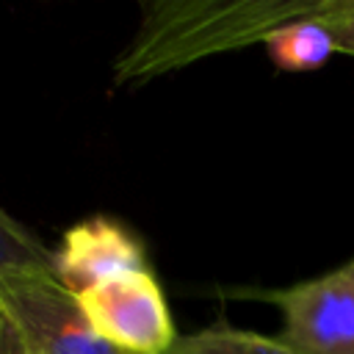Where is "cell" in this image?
I'll return each mask as SVG.
<instances>
[{
    "instance_id": "obj_1",
    "label": "cell",
    "mask_w": 354,
    "mask_h": 354,
    "mask_svg": "<svg viewBox=\"0 0 354 354\" xmlns=\"http://www.w3.org/2000/svg\"><path fill=\"white\" fill-rule=\"evenodd\" d=\"M340 0H169L152 3L130 47L113 64V83H144L205 55L257 44L293 22H326Z\"/></svg>"
},
{
    "instance_id": "obj_2",
    "label": "cell",
    "mask_w": 354,
    "mask_h": 354,
    "mask_svg": "<svg viewBox=\"0 0 354 354\" xmlns=\"http://www.w3.org/2000/svg\"><path fill=\"white\" fill-rule=\"evenodd\" d=\"M0 307L19 329L30 354H122L88 326L75 293L55 271H3Z\"/></svg>"
},
{
    "instance_id": "obj_3",
    "label": "cell",
    "mask_w": 354,
    "mask_h": 354,
    "mask_svg": "<svg viewBox=\"0 0 354 354\" xmlns=\"http://www.w3.org/2000/svg\"><path fill=\"white\" fill-rule=\"evenodd\" d=\"M88 326L122 354H169L180 337L152 271H130L75 293Z\"/></svg>"
},
{
    "instance_id": "obj_4",
    "label": "cell",
    "mask_w": 354,
    "mask_h": 354,
    "mask_svg": "<svg viewBox=\"0 0 354 354\" xmlns=\"http://www.w3.org/2000/svg\"><path fill=\"white\" fill-rule=\"evenodd\" d=\"M282 313V335L301 354H354V260L315 279L260 293Z\"/></svg>"
},
{
    "instance_id": "obj_5",
    "label": "cell",
    "mask_w": 354,
    "mask_h": 354,
    "mask_svg": "<svg viewBox=\"0 0 354 354\" xmlns=\"http://www.w3.org/2000/svg\"><path fill=\"white\" fill-rule=\"evenodd\" d=\"M55 254V277L80 293L111 277L130 271H147V257L141 243L113 218L91 216L72 224Z\"/></svg>"
},
{
    "instance_id": "obj_6",
    "label": "cell",
    "mask_w": 354,
    "mask_h": 354,
    "mask_svg": "<svg viewBox=\"0 0 354 354\" xmlns=\"http://www.w3.org/2000/svg\"><path fill=\"white\" fill-rule=\"evenodd\" d=\"M266 47L271 61L288 72L318 69L332 58V53H337L332 33L321 19H301L285 25L266 39Z\"/></svg>"
},
{
    "instance_id": "obj_7",
    "label": "cell",
    "mask_w": 354,
    "mask_h": 354,
    "mask_svg": "<svg viewBox=\"0 0 354 354\" xmlns=\"http://www.w3.org/2000/svg\"><path fill=\"white\" fill-rule=\"evenodd\" d=\"M169 354H301L279 337H266L218 321L191 335H180Z\"/></svg>"
},
{
    "instance_id": "obj_8",
    "label": "cell",
    "mask_w": 354,
    "mask_h": 354,
    "mask_svg": "<svg viewBox=\"0 0 354 354\" xmlns=\"http://www.w3.org/2000/svg\"><path fill=\"white\" fill-rule=\"evenodd\" d=\"M324 25L332 33L335 50L354 55V0H340V8Z\"/></svg>"
},
{
    "instance_id": "obj_9",
    "label": "cell",
    "mask_w": 354,
    "mask_h": 354,
    "mask_svg": "<svg viewBox=\"0 0 354 354\" xmlns=\"http://www.w3.org/2000/svg\"><path fill=\"white\" fill-rule=\"evenodd\" d=\"M0 354H30L19 329L14 326V321L6 315V310L0 307Z\"/></svg>"
},
{
    "instance_id": "obj_10",
    "label": "cell",
    "mask_w": 354,
    "mask_h": 354,
    "mask_svg": "<svg viewBox=\"0 0 354 354\" xmlns=\"http://www.w3.org/2000/svg\"><path fill=\"white\" fill-rule=\"evenodd\" d=\"M28 351H30V348H28Z\"/></svg>"
}]
</instances>
